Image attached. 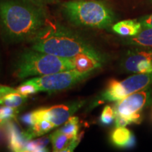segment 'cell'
Instances as JSON below:
<instances>
[{"instance_id": "obj_1", "label": "cell", "mask_w": 152, "mask_h": 152, "mask_svg": "<svg viewBox=\"0 0 152 152\" xmlns=\"http://www.w3.org/2000/svg\"><path fill=\"white\" fill-rule=\"evenodd\" d=\"M47 22L45 7L29 0H0V29L7 42L30 41Z\"/></svg>"}, {"instance_id": "obj_2", "label": "cell", "mask_w": 152, "mask_h": 152, "mask_svg": "<svg viewBox=\"0 0 152 152\" xmlns=\"http://www.w3.org/2000/svg\"><path fill=\"white\" fill-rule=\"evenodd\" d=\"M30 48L62 58H71L79 54H101L92 43L69 28L49 23L30 40Z\"/></svg>"}, {"instance_id": "obj_3", "label": "cell", "mask_w": 152, "mask_h": 152, "mask_svg": "<svg viewBox=\"0 0 152 152\" xmlns=\"http://www.w3.org/2000/svg\"><path fill=\"white\" fill-rule=\"evenodd\" d=\"M67 21L76 27L107 29L116 20L111 7L101 0H72L61 5Z\"/></svg>"}, {"instance_id": "obj_4", "label": "cell", "mask_w": 152, "mask_h": 152, "mask_svg": "<svg viewBox=\"0 0 152 152\" xmlns=\"http://www.w3.org/2000/svg\"><path fill=\"white\" fill-rule=\"evenodd\" d=\"M74 70L70 58H62L29 49L21 53L15 65V74L18 78L41 77L58 72Z\"/></svg>"}, {"instance_id": "obj_5", "label": "cell", "mask_w": 152, "mask_h": 152, "mask_svg": "<svg viewBox=\"0 0 152 152\" xmlns=\"http://www.w3.org/2000/svg\"><path fill=\"white\" fill-rule=\"evenodd\" d=\"M152 86V71L137 73L123 80H111L99 98V102H116L137 91Z\"/></svg>"}, {"instance_id": "obj_6", "label": "cell", "mask_w": 152, "mask_h": 152, "mask_svg": "<svg viewBox=\"0 0 152 152\" xmlns=\"http://www.w3.org/2000/svg\"><path fill=\"white\" fill-rule=\"evenodd\" d=\"M92 74L70 70L41 77H35L30 80L38 85L40 92L53 93L71 88L77 83L85 80Z\"/></svg>"}, {"instance_id": "obj_7", "label": "cell", "mask_w": 152, "mask_h": 152, "mask_svg": "<svg viewBox=\"0 0 152 152\" xmlns=\"http://www.w3.org/2000/svg\"><path fill=\"white\" fill-rule=\"evenodd\" d=\"M151 89H144L116 101L114 105L115 115L126 118L131 124H140L142 121V110L151 99Z\"/></svg>"}, {"instance_id": "obj_8", "label": "cell", "mask_w": 152, "mask_h": 152, "mask_svg": "<svg viewBox=\"0 0 152 152\" xmlns=\"http://www.w3.org/2000/svg\"><path fill=\"white\" fill-rule=\"evenodd\" d=\"M121 67L127 73H144L152 71V47H134L125 53Z\"/></svg>"}, {"instance_id": "obj_9", "label": "cell", "mask_w": 152, "mask_h": 152, "mask_svg": "<svg viewBox=\"0 0 152 152\" xmlns=\"http://www.w3.org/2000/svg\"><path fill=\"white\" fill-rule=\"evenodd\" d=\"M84 104L83 101H76L67 104H60L51 107L41 108L33 111L35 122L38 120L46 119L58 127L64 124L76 111L80 109Z\"/></svg>"}, {"instance_id": "obj_10", "label": "cell", "mask_w": 152, "mask_h": 152, "mask_svg": "<svg viewBox=\"0 0 152 152\" xmlns=\"http://www.w3.org/2000/svg\"><path fill=\"white\" fill-rule=\"evenodd\" d=\"M74 70L81 73H93L105 64L106 58L104 54H79L70 58Z\"/></svg>"}, {"instance_id": "obj_11", "label": "cell", "mask_w": 152, "mask_h": 152, "mask_svg": "<svg viewBox=\"0 0 152 152\" xmlns=\"http://www.w3.org/2000/svg\"><path fill=\"white\" fill-rule=\"evenodd\" d=\"M5 128L9 149L15 152L24 151L26 144L28 142L25 137L24 132L20 131L12 120L7 121Z\"/></svg>"}, {"instance_id": "obj_12", "label": "cell", "mask_w": 152, "mask_h": 152, "mask_svg": "<svg viewBox=\"0 0 152 152\" xmlns=\"http://www.w3.org/2000/svg\"><path fill=\"white\" fill-rule=\"evenodd\" d=\"M110 141L118 149H131L136 144L134 134L125 127H115L110 134Z\"/></svg>"}, {"instance_id": "obj_13", "label": "cell", "mask_w": 152, "mask_h": 152, "mask_svg": "<svg viewBox=\"0 0 152 152\" xmlns=\"http://www.w3.org/2000/svg\"><path fill=\"white\" fill-rule=\"evenodd\" d=\"M111 29L115 33L125 37H134L143 30L137 19H128L115 23Z\"/></svg>"}, {"instance_id": "obj_14", "label": "cell", "mask_w": 152, "mask_h": 152, "mask_svg": "<svg viewBox=\"0 0 152 152\" xmlns=\"http://www.w3.org/2000/svg\"><path fill=\"white\" fill-rule=\"evenodd\" d=\"M54 151H71L77 146V139L71 138L59 130L49 135Z\"/></svg>"}, {"instance_id": "obj_15", "label": "cell", "mask_w": 152, "mask_h": 152, "mask_svg": "<svg viewBox=\"0 0 152 152\" xmlns=\"http://www.w3.org/2000/svg\"><path fill=\"white\" fill-rule=\"evenodd\" d=\"M54 128H55L54 125L47 120H38L33 126L28 128V130H26V132H24V134L28 141H30L32 139L44 135Z\"/></svg>"}, {"instance_id": "obj_16", "label": "cell", "mask_w": 152, "mask_h": 152, "mask_svg": "<svg viewBox=\"0 0 152 152\" xmlns=\"http://www.w3.org/2000/svg\"><path fill=\"white\" fill-rule=\"evenodd\" d=\"M123 42L132 47H152V28L142 30L138 35L128 37Z\"/></svg>"}, {"instance_id": "obj_17", "label": "cell", "mask_w": 152, "mask_h": 152, "mask_svg": "<svg viewBox=\"0 0 152 152\" xmlns=\"http://www.w3.org/2000/svg\"><path fill=\"white\" fill-rule=\"evenodd\" d=\"M28 96L18 92H11L0 97V105L18 109L26 102Z\"/></svg>"}, {"instance_id": "obj_18", "label": "cell", "mask_w": 152, "mask_h": 152, "mask_svg": "<svg viewBox=\"0 0 152 152\" xmlns=\"http://www.w3.org/2000/svg\"><path fill=\"white\" fill-rule=\"evenodd\" d=\"M79 128L78 118L76 116H71L64 123L63 126L58 130L71 138L77 139Z\"/></svg>"}, {"instance_id": "obj_19", "label": "cell", "mask_w": 152, "mask_h": 152, "mask_svg": "<svg viewBox=\"0 0 152 152\" xmlns=\"http://www.w3.org/2000/svg\"><path fill=\"white\" fill-rule=\"evenodd\" d=\"M50 141L49 137H45L39 138L35 140H30L26 144L24 151L26 152H35V151H48V145L49 142Z\"/></svg>"}, {"instance_id": "obj_20", "label": "cell", "mask_w": 152, "mask_h": 152, "mask_svg": "<svg viewBox=\"0 0 152 152\" xmlns=\"http://www.w3.org/2000/svg\"><path fill=\"white\" fill-rule=\"evenodd\" d=\"M16 90V92L19 93V94L26 96L40 92L38 85L34 83L33 81H32L30 79L24 81L20 86L17 87Z\"/></svg>"}, {"instance_id": "obj_21", "label": "cell", "mask_w": 152, "mask_h": 152, "mask_svg": "<svg viewBox=\"0 0 152 152\" xmlns=\"http://www.w3.org/2000/svg\"><path fill=\"white\" fill-rule=\"evenodd\" d=\"M115 113L113 108L109 105H106L101 113L99 121L103 125L109 126L115 122Z\"/></svg>"}, {"instance_id": "obj_22", "label": "cell", "mask_w": 152, "mask_h": 152, "mask_svg": "<svg viewBox=\"0 0 152 152\" xmlns=\"http://www.w3.org/2000/svg\"><path fill=\"white\" fill-rule=\"evenodd\" d=\"M18 113V110L17 108L2 106L1 110H0V119L4 120V121L12 120L16 117Z\"/></svg>"}, {"instance_id": "obj_23", "label": "cell", "mask_w": 152, "mask_h": 152, "mask_svg": "<svg viewBox=\"0 0 152 152\" xmlns=\"http://www.w3.org/2000/svg\"><path fill=\"white\" fill-rule=\"evenodd\" d=\"M20 120L23 124L27 125L28 128H30V127L33 126L35 123V117H34L33 112H30V113L23 115L20 118Z\"/></svg>"}, {"instance_id": "obj_24", "label": "cell", "mask_w": 152, "mask_h": 152, "mask_svg": "<svg viewBox=\"0 0 152 152\" xmlns=\"http://www.w3.org/2000/svg\"><path fill=\"white\" fill-rule=\"evenodd\" d=\"M137 20L142 24V29L143 30L152 28V14L144 15V16L137 18Z\"/></svg>"}, {"instance_id": "obj_25", "label": "cell", "mask_w": 152, "mask_h": 152, "mask_svg": "<svg viewBox=\"0 0 152 152\" xmlns=\"http://www.w3.org/2000/svg\"><path fill=\"white\" fill-rule=\"evenodd\" d=\"M11 92H17L16 89L5 85H0V97Z\"/></svg>"}, {"instance_id": "obj_26", "label": "cell", "mask_w": 152, "mask_h": 152, "mask_svg": "<svg viewBox=\"0 0 152 152\" xmlns=\"http://www.w3.org/2000/svg\"><path fill=\"white\" fill-rule=\"evenodd\" d=\"M6 123L0 125V145L2 144L5 140H7V133H6L5 128Z\"/></svg>"}, {"instance_id": "obj_27", "label": "cell", "mask_w": 152, "mask_h": 152, "mask_svg": "<svg viewBox=\"0 0 152 152\" xmlns=\"http://www.w3.org/2000/svg\"><path fill=\"white\" fill-rule=\"evenodd\" d=\"M29 1L36 4L45 7V6L49 4L54 3L56 0H29Z\"/></svg>"}, {"instance_id": "obj_28", "label": "cell", "mask_w": 152, "mask_h": 152, "mask_svg": "<svg viewBox=\"0 0 152 152\" xmlns=\"http://www.w3.org/2000/svg\"><path fill=\"white\" fill-rule=\"evenodd\" d=\"M147 1L149 4H152V0H147Z\"/></svg>"}, {"instance_id": "obj_29", "label": "cell", "mask_w": 152, "mask_h": 152, "mask_svg": "<svg viewBox=\"0 0 152 152\" xmlns=\"http://www.w3.org/2000/svg\"><path fill=\"white\" fill-rule=\"evenodd\" d=\"M151 121H152V106H151Z\"/></svg>"}, {"instance_id": "obj_30", "label": "cell", "mask_w": 152, "mask_h": 152, "mask_svg": "<svg viewBox=\"0 0 152 152\" xmlns=\"http://www.w3.org/2000/svg\"><path fill=\"white\" fill-rule=\"evenodd\" d=\"M1 107H2V106H0V110H1Z\"/></svg>"}]
</instances>
